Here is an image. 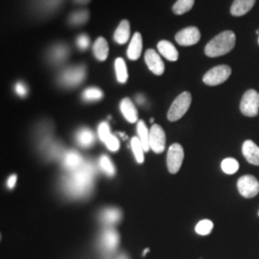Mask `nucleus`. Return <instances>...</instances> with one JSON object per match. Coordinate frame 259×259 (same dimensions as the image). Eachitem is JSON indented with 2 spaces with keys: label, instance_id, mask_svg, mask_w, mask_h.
Returning <instances> with one entry per match:
<instances>
[{
  "label": "nucleus",
  "instance_id": "nucleus-23",
  "mask_svg": "<svg viewBox=\"0 0 259 259\" xmlns=\"http://www.w3.org/2000/svg\"><path fill=\"white\" fill-rule=\"evenodd\" d=\"M101 221L106 225H114L119 222L121 219V211L117 208L111 207L104 209L100 214Z\"/></svg>",
  "mask_w": 259,
  "mask_h": 259
},
{
  "label": "nucleus",
  "instance_id": "nucleus-27",
  "mask_svg": "<svg viewBox=\"0 0 259 259\" xmlns=\"http://www.w3.org/2000/svg\"><path fill=\"white\" fill-rule=\"evenodd\" d=\"M194 4L195 0H177L172 7V11L177 16H182L192 9Z\"/></svg>",
  "mask_w": 259,
  "mask_h": 259
},
{
  "label": "nucleus",
  "instance_id": "nucleus-32",
  "mask_svg": "<svg viewBox=\"0 0 259 259\" xmlns=\"http://www.w3.org/2000/svg\"><path fill=\"white\" fill-rule=\"evenodd\" d=\"M213 230V223L210 220L204 219L197 224L195 231L200 235H207Z\"/></svg>",
  "mask_w": 259,
  "mask_h": 259
},
{
  "label": "nucleus",
  "instance_id": "nucleus-34",
  "mask_svg": "<svg viewBox=\"0 0 259 259\" xmlns=\"http://www.w3.org/2000/svg\"><path fill=\"white\" fill-rule=\"evenodd\" d=\"M91 44V39L90 37L85 34L80 35L77 38V47L81 50H87Z\"/></svg>",
  "mask_w": 259,
  "mask_h": 259
},
{
  "label": "nucleus",
  "instance_id": "nucleus-14",
  "mask_svg": "<svg viewBox=\"0 0 259 259\" xmlns=\"http://www.w3.org/2000/svg\"><path fill=\"white\" fill-rule=\"evenodd\" d=\"M143 48L142 35L139 32H136L131 39L129 47L127 49V56L131 61H138Z\"/></svg>",
  "mask_w": 259,
  "mask_h": 259
},
{
  "label": "nucleus",
  "instance_id": "nucleus-21",
  "mask_svg": "<svg viewBox=\"0 0 259 259\" xmlns=\"http://www.w3.org/2000/svg\"><path fill=\"white\" fill-rule=\"evenodd\" d=\"M83 162L84 161L83 157L75 151H70L65 154V158H64V166L66 170L70 172H73L75 170L79 169L83 165Z\"/></svg>",
  "mask_w": 259,
  "mask_h": 259
},
{
  "label": "nucleus",
  "instance_id": "nucleus-40",
  "mask_svg": "<svg viewBox=\"0 0 259 259\" xmlns=\"http://www.w3.org/2000/svg\"><path fill=\"white\" fill-rule=\"evenodd\" d=\"M117 259H128L126 256H124V255H122V256H120V257H118Z\"/></svg>",
  "mask_w": 259,
  "mask_h": 259
},
{
  "label": "nucleus",
  "instance_id": "nucleus-13",
  "mask_svg": "<svg viewBox=\"0 0 259 259\" xmlns=\"http://www.w3.org/2000/svg\"><path fill=\"white\" fill-rule=\"evenodd\" d=\"M101 247L107 252H112L116 250L119 244V235L114 230H107L101 236Z\"/></svg>",
  "mask_w": 259,
  "mask_h": 259
},
{
  "label": "nucleus",
  "instance_id": "nucleus-41",
  "mask_svg": "<svg viewBox=\"0 0 259 259\" xmlns=\"http://www.w3.org/2000/svg\"><path fill=\"white\" fill-rule=\"evenodd\" d=\"M256 34H259V29L256 31Z\"/></svg>",
  "mask_w": 259,
  "mask_h": 259
},
{
  "label": "nucleus",
  "instance_id": "nucleus-5",
  "mask_svg": "<svg viewBox=\"0 0 259 259\" xmlns=\"http://www.w3.org/2000/svg\"><path fill=\"white\" fill-rule=\"evenodd\" d=\"M240 111L248 117H255L259 111V93L249 90L244 93L240 103Z\"/></svg>",
  "mask_w": 259,
  "mask_h": 259
},
{
  "label": "nucleus",
  "instance_id": "nucleus-33",
  "mask_svg": "<svg viewBox=\"0 0 259 259\" xmlns=\"http://www.w3.org/2000/svg\"><path fill=\"white\" fill-rule=\"evenodd\" d=\"M68 53L67 47H63V46H59V47H55L52 51V58L55 62H62V60H64L66 55Z\"/></svg>",
  "mask_w": 259,
  "mask_h": 259
},
{
  "label": "nucleus",
  "instance_id": "nucleus-31",
  "mask_svg": "<svg viewBox=\"0 0 259 259\" xmlns=\"http://www.w3.org/2000/svg\"><path fill=\"white\" fill-rule=\"evenodd\" d=\"M99 166H100L101 170L107 176H114L115 168H114V165H113L111 158L108 157V156L103 155L102 157H100V159H99Z\"/></svg>",
  "mask_w": 259,
  "mask_h": 259
},
{
  "label": "nucleus",
  "instance_id": "nucleus-25",
  "mask_svg": "<svg viewBox=\"0 0 259 259\" xmlns=\"http://www.w3.org/2000/svg\"><path fill=\"white\" fill-rule=\"evenodd\" d=\"M114 68L116 73V79L120 83H125L128 81V67L123 58H117L114 63Z\"/></svg>",
  "mask_w": 259,
  "mask_h": 259
},
{
  "label": "nucleus",
  "instance_id": "nucleus-12",
  "mask_svg": "<svg viewBox=\"0 0 259 259\" xmlns=\"http://www.w3.org/2000/svg\"><path fill=\"white\" fill-rule=\"evenodd\" d=\"M98 136L103 143L106 144L107 148L111 152H116L120 147L119 140L111 134L110 126L107 122H102L98 127Z\"/></svg>",
  "mask_w": 259,
  "mask_h": 259
},
{
  "label": "nucleus",
  "instance_id": "nucleus-10",
  "mask_svg": "<svg viewBox=\"0 0 259 259\" xmlns=\"http://www.w3.org/2000/svg\"><path fill=\"white\" fill-rule=\"evenodd\" d=\"M175 39L182 47H192L201 39V32L195 26H189L179 31L175 36Z\"/></svg>",
  "mask_w": 259,
  "mask_h": 259
},
{
  "label": "nucleus",
  "instance_id": "nucleus-30",
  "mask_svg": "<svg viewBox=\"0 0 259 259\" xmlns=\"http://www.w3.org/2000/svg\"><path fill=\"white\" fill-rule=\"evenodd\" d=\"M221 168L226 174L232 175V174H234L238 171L239 163L235 158L228 157V158H225L223 160L222 163H221Z\"/></svg>",
  "mask_w": 259,
  "mask_h": 259
},
{
  "label": "nucleus",
  "instance_id": "nucleus-19",
  "mask_svg": "<svg viewBox=\"0 0 259 259\" xmlns=\"http://www.w3.org/2000/svg\"><path fill=\"white\" fill-rule=\"evenodd\" d=\"M93 55L99 61L105 62L110 53V47L107 39L104 37H99L93 45Z\"/></svg>",
  "mask_w": 259,
  "mask_h": 259
},
{
  "label": "nucleus",
  "instance_id": "nucleus-15",
  "mask_svg": "<svg viewBox=\"0 0 259 259\" xmlns=\"http://www.w3.org/2000/svg\"><path fill=\"white\" fill-rule=\"evenodd\" d=\"M242 152L245 158L253 165H259V147L251 140H246L243 143Z\"/></svg>",
  "mask_w": 259,
  "mask_h": 259
},
{
  "label": "nucleus",
  "instance_id": "nucleus-24",
  "mask_svg": "<svg viewBox=\"0 0 259 259\" xmlns=\"http://www.w3.org/2000/svg\"><path fill=\"white\" fill-rule=\"evenodd\" d=\"M90 19V11L88 10H78L73 12L68 19V22L70 25L73 26H80L85 24Z\"/></svg>",
  "mask_w": 259,
  "mask_h": 259
},
{
  "label": "nucleus",
  "instance_id": "nucleus-16",
  "mask_svg": "<svg viewBox=\"0 0 259 259\" xmlns=\"http://www.w3.org/2000/svg\"><path fill=\"white\" fill-rule=\"evenodd\" d=\"M157 50L159 54L163 56L169 62H177L179 59V52L175 46L166 39L157 42Z\"/></svg>",
  "mask_w": 259,
  "mask_h": 259
},
{
  "label": "nucleus",
  "instance_id": "nucleus-11",
  "mask_svg": "<svg viewBox=\"0 0 259 259\" xmlns=\"http://www.w3.org/2000/svg\"><path fill=\"white\" fill-rule=\"evenodd\" d=\"M144 60L148 66L149 70H151L154 74L160 76L164 73L165 65L155 49H147L144 55Z\"/></svg>",
  "mask_w": 259,
  "mask_h": 259
},
{
  "label": "nucleus",
  "instance_id": "nucleus-4",
  "mask_svg": "<svg viewBox=\"0 0 259 259\" xmlns=\"http://www.w3.org/2000/svg\"><path fill=\"white\" fill-rule=\"evenodd\" d=\"M232 74V68L229 65H217L208 70L203 77V82L207 85L215 87L225 83Z\"/></svg>",
  "mask_w": 259,
  "mask_h": 259
},
{
  "label": "nucleus",
  "instance_id": "nucleus-7",
  "mask_svg": "<svg viewBox=\"0 0 259 259\" xmlns=\"http://www.w3.org/2000/svg\"><path fill=\"white\" fill-rule=\"evenodd\" d=\"M150 148L152 149L156 154H161L165 150L166 144V136L165 132L158 124H154L150 129L149 136Z\"/></svg>",
  "mask_w": 259,
  "mask_h": 259
},
{
  "label": "nucleus",
  "instance_id": "nucleus-28",
  "mask_svg": "<svg viewBox=\"0 0 259 259\" xmlns=\"http://www.w3.org/2000/svg\"><path fill=\"white\" fill-rule=\"evenodd\" d=\"M83 100L88 101V102H95V101H99L104 97V93L100 89L98 88H89L87 89L83 93L82 95Z\"/></svg>",
  "mask_w": 259,
  "mask_h": 259
},
{
  "label": "nucleus",
  "instance_id": "nucleus-38",
  "mask_svg": "<svg viewBox=\"0 0 259 259\" xmlns=\"http://www.w3.org/2000/svg\"><path fill=\"white\" fill-rule=\"evenodd\" d=\"M137 101H138L139 105H142V104H144V102H145V98H144V96L142 94H139L137 96Z\"/></svg>",
  "mask_w": 259,
  "mask_h": 259
},
{
  "label": "nucleus",
  "instance_id": "nucleus-1",
  "mask_svg": "<svg viewBox=\"0 0 259 259\" xmlns=\"http://www.w3.org/2000/svg\"><path fill=\"white\" fill-rule=\"evenodd\" d=\"M96 174L95 167L92 162L85 161L79 169L71 172L64 183L65 192L75 198L83 197L89 194L93 188L94 177Z\"/></svg>",
  "mask_w": 259,
  "mask_h": 259
},
{
  "label": "nucleus",
  "instance_id": "nucleus-6",
  "mask_svg": "<svg viewBox=\"0 0 259 259\" xmlns=\"http://www.w3.org/2000/svg\"><path fill=\"white\" fill-rule=\"evenodd\" d=\"M185 157L184 148L181 144L174 143L170 146L167 153V168L171 174H176L181 169Z\"/></svg>",
  "mask_w": 259,
  "mask_h": 259
},
{
  "label": "nucleus",
  "instance_id": "nucleus-22",
  "mask_svg": "<svg viewBox=\"0 0 259 259\" xmlns=\"http://www.w3.org/2000/svg\"><path fill=\"white\" fill-rule=\"evenodd\" d=\"M76 139L80 146H82L83 148H88V147H91L94 143L95 137L92 130L83 128L78 132Z\"/></svg>",
  "mask_w": 259,
  "mask_h": 259
},
{
  "label": "nucleus",
  "instance_id": "nucleus-35",
  "mask_svg": "<svg viewBox=\"0 0 259 259\" xmlns=\"http://www.w3.org/2000/svg\"><path fill=\"white\" fill-rule=\"evenodd\" d=\"M16 93L20 96V97H25L28 94V88L26 84H24L21 82L16 84Z\"/></svg>",
  "mask_w": 259,
  "mask_h": 259
},
{
  "label": "nucleus",
  "instance_id": "nucleus-39",
  "mask_svg": "<svg viewBox=\"0 0 259 259\" xmlns=\"http://www.w3.org/2000/svg\"><path fill=\"white\" fill-rule=\"evenodd\" d=\"M149 250H150L149 249H146V250H144V252H143V256H144V255H145V254L148 252Z\"/></svg>",
  "mask_w": 259,
  "mask_h": 259
},
{
  "label": "nucleus",
  "instance_id": "nucleus-3",
  "mask_svg": "<svg viewBox=\"0 0 259 259\" xmlns=\"http://www.w3.org/2000/svg\"><path fill=\"white\" fill-rule=\"evenodd\" d=\"M191 101H192L191 93L188 92L181 93L174 100V102L172 103L169 111L167 112L168 120L175 122L181 119L189 110Z\"/></svg>",
  "mask_w": 259,
  "mask_h": 259
},
{
  "label": "nucleus",
  "instance_id": "nucleus-2",
  "mask_svg": "<svg viewBox=\"0 0 259 259\" xmlns=\"http://www.w3.org/2000/svg\"><path fill=\"white\" fill-rule=\"evenodd\" d=\"M236 36L231 31L227 30L218 34L204 47V53L207 57L216 58L226 55L235 47Z\"/></svg>",
  "mask_w": 259,
  "mask_h": 259
},
{
  "label": "nucleus",
  "instance_id": "nucleus-26",
  "mask_svg": "<svg viewBox=\"0 0 259 259\" xmlns=\"http://www.w3.org/2000/svg\"><path fill=\"white\" fill-rule=\"evenodd\" d=\"M138 134H139V139L142 144V147L144 149L145 152H148L150 150V143H149V136L150 132L148 128L143 120H140L138 122Z\"/></svg>",
  "mask_w": 259,
  "mask_h": 259
},
{
  "label": "nucleus",
  "instance_id": "nucleus-20",
  "mask_svg": "<svg viewBox=\"0 0 259 259\" xmlns=\"http://www.w3.org/2000/svg\"><path fill=\"white\" fill-rule=\"evenodd\" d=\"M256 0H234L231 7V14L233 17H242L249 13L254 6Z\"/></svg>",
  "mask_w": 259,
  "mask_h": 259
},
{
  "label": "nucleus",
  "instance_id": "nucleus-37",
  "mask_svg": "<svg viewBox=\"0 0 259 259\" xmlns=\"http://www.w3.org/2000/svg\"><path fill=\"white\" fill-rule=\"evenodd\" d=\"M73 2L79 5H88L92 2V0H73Z\"/></svg>",
  "mask_w": 259,
  "mask_h": 259
},
{
  "label": "nucleus",
  "instance_id": "nucleus-36",
  "mask_svg": "<svg viewBox=\"0 0 259 259\" xmlns=\"http://www.w3.org/2000/svg\"><path fill=\"white\" fill-rule=\"evenodd\" d=\"M16 183H17V176H16V175H13V176L10 177L9 179H8V181H7V186H8V188H10V189L14 188L15 185H16Z\"/></svg>",
  "mask_w": 259,
  "mask_h": 259
},
{
  "label": "nucleus",
  "instance_id": "nucleus-42",
  "mask_svg": "<svg viewBox=\"0 0 259 259\" xmlns=\"http://www.w3.org/2000/svg\"><path fill=\"white\" fill-rule=\"evenodd\" d=\"M258 42H259V37H258Z\"/></svg>",
  "mask_w": 259,
  "mask_h": 259
},
{
  "label": "nucleus",
  "instance_id": "nucleus-29",
  "mask_svg": "<svg viewBox=\"0 0 259 259\" xmlns=\"http://www.w3.org/2000/svg\"><path fill=\"white\" fill-rule=\"evenodd\" d=\"M131 146L133 149L134 155L136 157V159L139 163H143L144 161V149L142 147V144L140 142L139 138H133L131 141Z\"/></svg>",
  "mask_w": 259,
  "mask_h": 259
},
{
  "label": "nucleus",
  "instance_id": "nucleus-8",
  "mask_svg": "<svg viewBox=\"0 0 259 259\" xmlns=\"http://www.w3.org/2000/svg\"><path fill=\"white\" fill-rule=\"evenodd\" d=\"M84 77L85 67L83 65H77L65 70L60 77V81L66 87H76L83 82Z\"/></svg>",
  "mask_w": 259,
  "mask_h": 259
},
{
  "label": "nucleus",
  "instance_id": "nucleus-17",
  "mask_svg": "<svg viewBox=\"0 0 259 259\" xmlns=\"http://www.w3.org/2000/svg\"><path fill=\"white\" fill-rule=\"evenodd\" d=\"M120 111L125 119L130 123H136L139 119V112L133 101L126 97L120 102Z\"/></svg>",
  "mask_w": 259,
  "mask_h": 259
},
{
  "label": "nucleus",
  "instance_id": "nucleus-9",
  "mask_svg": "<svg viewBox=\"0 0 259 259\" xmlns=\"http://www.w3.org/2000/svg\"><path fill=\"white\" fill-rule=\"evenodd\" d=\"M238 191L245 198H253L259 193V182L251 175L241 177L237 182Z\"/></svg>",
  "mask_w": 259,
  "mask_h": 259
},
{
  "label": "nucleus",
  "instance_id": "nucleus-18",
  "mask_svg": "<svg viewBox=\"0 0 259 259\" xmlns=\"http://www.w3.org/2000/svg\"><path fill=\"white\" fill-rule=\"evenodd\" d=\"M131 37V25L128 19L121 20L119 25L116 28L114 34H113V39L118 45H125L129 40Z\"/></svg>",
  "mask_w": 259,
  "mask_h": 259
},
{
  "label": "nucleus",
  "instance_id": "nucleus-43",
  "mask_svg": "<svg viewBox=\"0 0 259 259\" xmlns=\"http://www.w3.org/2000/svg\"><path fill=\"white\" fill-rule=\"evenodd\" d=\"M258 216H259V212H258Z\"/></svg>",
  "mask_w": 259,
  "mask_h": 259
}]
</instances>
